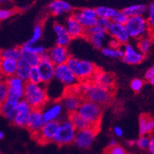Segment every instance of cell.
<instances>
[{
    "label": "cell",
    "instance_id": "obj_1",
    "mask_svg": "<svg viewBox=\"0 0 154 154\" xmlns=\"http://www.w3.org/2000/svg\"><path fill=\"white\" fill-rule=\"evenodd\" d=\"M77 87L79 93H81L86 100L97 104L101 107L109 105L112 100V92L98 87L91 81L80 82Z\"/></svg>",
    "mask_w": 154,
    "mask_h": 154
},
{
    "label": "cell",
    "instance_id": "obj_2",
    "mask_svg": "<svg viewBox=\"0 0 154 154\" xmlns=\"http://www.w3.org/2000/svg\"><path fill=\"white\" fill-rule=\"evenodd\" d=\"M23 99L32 109H42L48 101L46 85L43 83L34 84L26 82Z\"/></svg>",
    "mask_w": 154,
    "mask_h": 154
},
{
    "label": "cell",
    "instance_id": "obj_3",
    "mask_svg": "<svg viewBox=\"0 0 154 154\" xmlns=\"http://www.w3.org/2000/svg\"><path fill=\"white\" fill-rule=\"evenodd\" d=\"M66 65L76 77L79 82L91 81L92 76L97 70V66L91 61L82 60L75 57L69 58Z\"/></svg>",
    "mask_w": 154,
    "mask_h": 154
},
{
    "label": "cell",
    "instance_id": "obj_4",
    "mask_svg": "<svg viewBox=\"0 0 154 154\" xmlns=\"http://www.w3.org/2000/svg\"><path fill=\"white\" fill-rule=\"evenodd\" d=\"M81 117L88 122L92 128L98 129L102 116V109L97 104L84 100L76 112Z\"/></svg>",
    "mask_w": 154,
    "mask_h": 154
},
{
    "label": "cell",
    "instance_id": "obj_5",
    "mask_svg": "<svg viewBox=\"0 0 154 154\" xmlns=\"http://www.w3.org/2000/svg\"><path fill=\"white\" fill-rule=\"evenodd\" d=\"M130 38L139 39L146 35H149V29L147 19L144 16H134L128 17V21L124 24Z\"/></svg>",
    "mask_w": 154,
    "mask_h": 154
},
{
    "label": "cell",
    "instance_id": "obj_6",
    "mask_svg": "<svg viewBox=\"0 0 154 154\" xmlns=\"http://www.w3.org/2000/svg\"><path fill=\"white\" fill-rule=\"evenodd\" d=\"M76 131V129L69 119L62 120L59 122L57 132L52 142L58 146L71 144L74 142Z\"/></svg>",
    "mask_w": 154,
    "mask_h": 154
},
{
    "label": "cell",
    "instance_id": "obj_7",
    "mask_svg": "<svg viewBox=\"0 0 154 154\" xmlns=\"http://www.w3.org/2000/svg\"><path fill=\"white\" fill-rule=\"evenodd\" d=\"M54 79L68 88L75 87L79 83L66 64L55 66Z\"/></svg>",
    "mask_w": 154,
    "mask_h": 154
},
{
    "label": "cell",
    "instance_id": "obj_8",
    "mask_svg": "<svg viewBox=\"0 0 154 154\" xmlns=\"http://www.w3.org/2000/svg\"><path fill=\"white\" fill-rule=\"evenodd\" d=\"M7 86H8V98L7 99L14 100L20 101L24 98V87L25 83L21 79L17 76L10 77L6 79Z\"/></svg>",
    "mask_w": 154,
    "mask_h": 154
},
{
    "label": "cell",
    "instance_id": "obj_9",
    "mask_svg": "<svg viewBox=\"0 0 154 154\" xmlns=\"http://www.w3.org/2000/svg\"><path fill=\"white\" fill-rule=\"evenodd\" d=\"M91 82L95 85L101 87L111 92L115 89V77L112 74L103 71L101 69H97L92 76Z\"/></svg>",
    "mask_w": 154,
    "mask_h": 154
},
{
    "label": "cell",
    "instance_id": "obj_10",
    "mask_svg": "<svg viewBox=\"0 0 154 154\" xmlns=\"http://www.w3.org/2000/svg\"><path fill=\"white\" fill-rule=\"evenodd\" d=\"M72 16L85 29L95 25L97 18L95 9L93 8H83L75 11Z\"/></svg>",
    "mask_w": 154,
    "mask_h": 154
},
{
    "label": "cell",
    "instance_id": "obj_11",
    "mask_svg": "<svg viewBox=\"0 0 154 154\" xmlns=\"http://www.w3.org/2000/svg\"><path fill=\"white\" fill-rule=\"evenodd\" d=\"M97 133V129L89 128L83 130L77 131L74 139V143L81 149H88L94 141Z\"/></svg>",
    "mask_w": 154,
    "mask_h": 154
},
{
    "label": "cell",
    "instance_id": "obj_12",
    "mask_svg": "<svg viewBox=\"0 0 154 154\" xmlns=\"http://www.w3.org/2000/svg\"><path fill=\"white\" fill-rule=\"evenodd\" d=\"M59 125V121H51L45 123L41 130L35 134L34 137L40 143H47L52 142L54 138V135L57 132Z\"/></svg>",
    "mask_w": 154,
    "mask_h": 154
},
{
    "label": "cell",
    "instance_id": "obj_13",
    "mask_svg": "<svg viewBox=\"0 0 154 154\" xmlns=\"http://www.w3.org/2000/svg\"><path fill=\"white\" fill-rule=\"evenodd\" d=\"M32 109V107L24 99L19 101L17 108L16 115L14 119V121L12 122L13 124L17 127L26 128L29 116Z\"/></svg>",
    "mask_w": 154,
    "mask_h": 154
},
{
    "label": "cell",
    "instance_id": "obj_14",
    "mask_svg": "<svg viewBox=\"0 0 154 154\" xmlns=\"http://www.w3.org/2000/svg\"><path fill=\"white\" fill-rule=\"evenodd\" d=\"M124 56L122 60L128 65H138L142 63L145 59V55L138 51V49L134 47L131 44L126 43L124 45Z\"/></svg>",
    "mask_w": 154,
    "mask_h": 154
},
{
    "label": "cell",
    "instance_id": "obj_15",
    "mask_svg": "<svg viewBox=\"0 0 154 154\" xmlns=\"http://www.w3.org/2000/svg\"><path fill=\"white\" fill-rule=\"evenodd\" d=\"M47 53L50 57V61L53 63L55 66L66 64L70 57V54H69L67 47H60L57 45L50 49L47 51Z\"/></svg>",
    "mask_w": 154,
    "mask_h": 154
},
{
    "label": "cell",
    "instance_id": "obj_16",
    "mask_svg": "<svg viewBox=\"0 0 154 154\" xmlns=\"http://www.w3.org/2000/svg\"><path fill=\"white\" fill-rule=\"evenodd\" d=\"M106 33L109 35L112 38L118 41L120 45L128 43V41L130 39V36L124 24L112 22L106 31Z\"/></svg>",
    "mask_w": 154,
    "mask_h": 154
},
{
    "label": "cell",
    "instance_id": "obj_17",
    "mask_svg": "<svg viewBox=\"0 0 154 154\" xmlns=\"http://www.w3.org/2000/svg\"><path fill=\"white\" fill-rule=\"evenodd\" d=\"M44 124L45 121L43 120L41 109H32L29 116L26 127L31 133L33 135L36 134L43 128Z\"/></svg>",
    "mask_w": 154,
    "mask_h": 154
},
{
    "label": "cell",
    "instance_id": "obj_18",
    "mask_svg": "<svg viewBox=\"0 0 154 154\" xmlns=\"http://www.w3.org/2000/svg\"><path fill=\"white\" fill-rule=\"evenodd\" d=\"M63 110L64 108L60 101H56L47 108H43L41 112L45 123L58 121V119L62 115Z\"/></svg>",
    "mask_w": 154,
    "mask_h": 154
},
{
    "label": "cell",
    "instance_id": "obj_19",
    "mask_svg": "<svg viewBox=\"0 0 154 154\" xmlns=\"http://www.w3.org/2000/svg\"><path fill=\"white\" fill-rule=\"evenodd\" d=\"M82 101H83V99L79 95L71 93V92H67L63 96L60 102L62 105L63 108H65L66 111L70 114L76 112L81 105Z\"/></svg>",
    "mask_w": 154,
    "mask_h": 154
},
{
    "label": "cell",
    "instance_id": "obj_20",
    "mask_svg": "<svg viewBox=\"0 0 154 154\" xmlns=\"http://www.w3.org/2000/svg\"><path fill=\"white\" fill-rule=\"evenodd\" d=\"M37 67L40 74L41 83L47 85L54 79L55 65L51 61H40Z\"/></svg>",
    "mask_w": 154,
    "mask_h": 154
},
{
    "label": "cell",
    "instance_id": "obj_21",
    "mask_svg": "<svg viewBox=\"0 0 154 154\" xmlns=\"http://www.w3.org/2000/svg\"><path fill=\"white\" fill-rule=\"evenodd\" d=\"M53 28L56 35V45L67 47L70 44L72 38L69 35L65 27L59 23H55Z\"/></svg>",
    "mask_w": 154,
    "mask_h": 154
},
{
    "label": "cell",
    "instance_id": "obj_22",
    "mask_svg": "<svg viewBox=\"0 0 154 154\" xmlns=\"http://www.w3.org/2000/svg\"><path fill=\"white\" fill-rule=\"evenodd\" d=\"M18 102L14 100L7 99L0 106V114L9 121L13 122L16 115Z\"/></svg>",
    "mask_w": 154,
    "mask_h": 154
},
{
    "label": "cell",
    "instance_id": "obj_23",
    "mask_svg": "<svg viewBox=\"0 0 154 154\" xmlns=\"http://www.w3.org/2000/svg\"><path fill=\"white\" fill-rule=\"evenodd\" d=\"M65 27L72 38H79L84 35L85 29L72 15L67 18Z\"/></svg>",
    "mask_w": 154,
    "mask_h": 154
},
{
    "label": "cell",
    "instance_id": "obj_24",
    "mask_svg": "<svg viewBox=\"0 0 154 154\" xmlns=\"http://www.w3.org/2000/svg\"><path fill=\"white\" fill-rule=\"evenodd\" d=\"M17 61L10 59L0 58V74L2 77L10 78L16 75Z\"/></svg>",
    "mask_w": 154,
    "mask_h": 154
},
{
    "label": "cell",
    "instance_id": "obj_25",
    "mask_svg": "<svg viewBox=\"0 0 154 154\" xmlns=\"http://www.w3.org/2000/svg\"><path fill=\"white\" fill-rule=\"evenodd\" d=\"M48 9L54 16H60L72 10L71 5L64 0H54L49 4Z\"/></svg>",
    "mask_w": 154,
    "mask_h": 154
},
{
    "label": "cell",
    "instance_id": "obj_26",
    "mask_svg": "<svg viewBox=\"0 0 154 154\" xmlns=\"http://www.w3.org/2000/svg\"><path fill=\"white\" fill-rule=\"evenodd\" d=\"M154 129L153 118L146 114H142L139 116V134L140 136L151 134Z\"/></svg>",
    "mask_w": 154,
    "mask_h": 154
},
{
    "label": "cell",
    "instance_id": "obj_27",
    "mask_svg": "<svg viewBox=\"0 0 154 154\" xmlns=\"http://www.w3.org/2000/svg\"><path fill=\"white\" fill-rule=\"evenodd\" d=\"M148 7L146 5L137 4L129 6L122 10L128 17L134 16H144L147 12Z\"/></svg>",
    "mask_w": 154,
    "mask_h": 154
},
{
    "label": "cell",
    "instance_id": "obj_28",
    "mask_svg": "<svg viewBox=\"0 0 154 154\" xmlns=\"http://www.w3.org/2000/svg\"><path fill=\"white\" fill-rule=\"evenodd\" d=\"M69 120L72 124V125L76 129V131H80L86 129V128H92L91 126L90 125L89 123L86 121L77 112H73V113L69 114Z\"/></svg>",
    "mask_w": 154,
    "mask_h": 154
},
{
    "label": "cell",
    "instance_id": "obj_29",
    "mask_svg": "<svg viewBox=\"0 0 154 154\" xmlns=\"http://www.w3.org/2000/svg\"><path fill=\"white\" fill-rule=\"evenodd\" d=\"M0 58L10 59L17 61L20 58V48L10 47V48L2 49L0 51Z\"/></svg>",
    "mask_w": 154,
    "mask_h": 154
},
{
    "label": "cell",
    "instance_id": "obj_30",
    "mask_svg": "<svg viewBox=\"0 0 154 154\" xmlns=\"http://www.w3.org/2000/svg\"><path fill=\"white\" fill-rule=\"evenodd\" d=\"M31 67L22 59H19L17 61V65L16 76L24 80V82H28V78H29V71H30Z\"/></svg>",
    "mask_w": 154,
    "mask_h": 154
},
{
    "label": "cell",
    "instance_id": "obj_31",
    "mask_svg": "<svg viewBox=\"0 0 154 154\" xmlns=\"http://www.w3.org/2000/svg\"><path fill=\"white\" fill-rule=\"evenodd\" d=\"M107 33L106 32H100L96 34H94L89 37H87L90 43L93 45V47L96 49H102L104 43L106 40Z\"/></svg>",
    "mask_w": 154,
    "mask_h": 154
},
{
    "label": "cell",
    "instance_id": "obj_32",
    "mask_svg": "<svg viewBox=\"0 0 154 154\" xmlns=\"http://www.w3.org/2000/svg\"><path fill=\"white\" fill-rule=\"evenodd\" d=\"M138 50L139 52L142 54L143 55L146 56V54L149 52L150 49L152 47V38L150 35H146L145 37L138 39Z\"/></svg>",
    "mask_w": 154,
    "mask_h": 154
},
{
    "label": "cell",
    "instance_id": "obj_33",
    "mask_svg": "<svg viewBox=\"0 0 154 154\" xmlns=\"http://www.w3.org/2000/svg\"><path fill=\"white\" fill-rule=\"evenodd\" d=\"M20 59L25 61L30 67H35L40 62V57L38 55L22 51L21 49H20Z\"/></svg>",
    "mask_w": 154,
    "mask_h": 154
},
{
    "label": "cell",
    "instance_id": "obj_34",
    "mask_svg": "<svg viewBox=\"0 0 154 154\" xmlns=\"http://www.w3.org/2000/svg\"><path fill=\"white\" fill-rule=\"evenodd\" d=\"M95 11L97 17H103V18L111 20L117 10L113 8L107 7V6H98L95 9Z\"/></svg>",
    "mask_w": 154,
    "mask_h": 154
},
{
    "label": "cell",
    "instance_id": "obj_35",
    "mask_svg": "<svg viewBox=\"0 0 154 154\" xmlns=\"http://www.w3.org/2000/svg\"><path fill=\"white\" fill-rule=\"evenodd\" d=\"M103 55L111 58H122L124 56V51L120 48L114 49L111 47H104L101 49Z\"/></svg>",
    "mask_w": 154,
    "mask_h": 154
},
{
    "label": "cell",
    "instance_id": "obj_36",
    "mask_svg": "<svg viewBox=\"0 0 154 154\" xmlns=\"http://www.w3.org/2000/svg\"><path fill=\"white\" fill-rule=\"evenodd\" d=\"M20 49L22 51H27V52H29V53H32L35 54H37L38 56H40L41 54H43L46 51V49L42 45H29L28 43H24L22 47H20Z\"/></svg>",
    "mask_w": 154,
    "mask_h": 154
},
{
    "label": "cell",
    "instance_id": "obj_37",
    "mask_svg": "<svg viewBox=\"0 0 154 154\" xmlns=\"http://www.w3.org/2000/svg\"><path fill=\"white\" fill-rule=\"evenodd\" d=\"M43 35V27L39 24H35L33 29V32L32 35V37L29 41H27L26 43L29 45H35L38 42L42 37Z\"/></svg>",
    "mask_w": 154,
    "mask_h": 154
},
{
    "label": "cell",
    "instance_id": "obj_38",
    "mask_svg": "<svg viewBox=\"0 0 154 154\" xmlns=\"http://www.w3.org/2000/svg\"><path fill=\"white\" fill-rule=\"evenodd\" d=\"M28 82L31 83H34V84H40V83H41L40 74H39L37 66L31 67L29 74V78H28Z\"/></svg>",
    "mask_w": 154,
    "mask_h": 154
},
{
    "label": "cell",
    "instance_id": "obj_39",
    "mask_svg": "<svg viewBox=\"0 0 154 154\" xmlns=\"http://www.w3.org/2000/svg\"><path fill=\"white\" fill-rule=\"evenodd\" d=\"M8 98V86L6 79H0V106Z\"/></svg>",
    "mask_w": 154,
    "mask_h": 154
},
{
    "label": "cell",
    "instance_id": "obj_40",
    "mask_svg": "<svg viewBox=\"0 0 154 154\" xmlns=\"http://www.w3.org/2000/svg\"><path fill=\"white\" fill-rule=\"evenodd\" d=\"M103 154H128L124 147L120 145H116L114 146H108L104 150Z\"/></svg>",
    "mask_w": 154,
    "mask_h": 154
},
{
    "label": "cell",
    "instance_id": "obj_41",
    "mask_svg": "<svg viewBox=\"0 0 154 154\" xmlns=\"http://www.w3.org/2000/svg\"><path fill=\"white\" fill-rule=\"evenodd\" d=\"M128 17L124 14L123 11H116V14L114 15L113 17L111 19L112 22L120 24H125L126 22L128 21Z\"/></svg>",
    "mask_w": 154,
    "mask_h": 154
},
{
    "label": "cell",
    "instance_id": "obj_42",
    "mask_svg": "<svg viewBox=\"0 0 154 154\" xmlns=\"http://www.w3.org/2000/svg\"><path fill=\"white\" fill-rule=\"evenodd\" d=\"M130 86L133 91L135 92V93H139L144 86V81L141 79L135 78V79H132Z\"/></svg>",
    "mask_w": 154,
    "mask_h": 154
},
{
    "label": "cell",
    "instance_id": "obj_43",
    "mask_svg": "<svg viewBox=\"0 0 154 154\" xmlns=\"http://www.w3.org/2000/svg\"><path fill=\"white\" fill-rule=\"evenodd\" d=\"M112 21L111 20L107 18H103V17H97V20H96V25L100 27L101 29L105 32L107 31L109 29V27L110 26Z\"/></svg>",
    "mask_w": 154,
    "mask_h": 154
},
{
    "label": "cell",
    "instance_id": "obj_44",
    "mask_svg": "<svg viewBox=\"0 0 154 154\" xmlns=\"http://www.w3.org/2000/svg\"><path fill=\"white\" fill-rule=\"evenodd\" d=\"M149 142V137L146 135L140 136L139 138L135 142V144L141 149H146L148 148Z\"/></svg>",
    "mask_w": 154,
    "mask_h": 154
},
{
    "label": "cell",
    "instance_id": "obj_45",
    "mask_svg": "<svg viewBox=\"0 0 154 154\" xmlns=\"http://www.w3.org/2000/svg\"><path fill=\"white\" fill-rule=\"evenodd\" d=\"M147 11H148V14H149L147 22H148L149 26V29H153V26H154V3L153 2H151V3H150L149 6H148Z\"/></svg>",
    "mask_w": 154,
    "mask_h": 154
},
{
    "label": "cell",
    "instance_id": "obj_46",
    "mask_svg": "<svg viewBox=\"0 0 154 154\" xmlns=\"http://www.w3.org/2000/svg\"><path fill=\"white\" fill-rule=\"evenodd\" d=\"M100 32H105V31L102 30L100 27L97 26L95 24V25H94V26H91L90 27V28L86 29L85 30H84V35H83V36H85L86 38H87V37L91 36L92 35L96 34V33Z\"/></svg>",
    "mask_w": 154,
    "mask_h": 154
},
{
    "label": "cell",
    "instance_id": "obj_47",
    "mask_svg": "<svg viewBox=\"0 0 154 154\" xmlns=\"http://www.w3.org/2000/svg\"><path fill=\"white\" fill-rule=\"evenodd\" d=\"M16 11L15 10H5V9H0V21L10 18L14 14Z\"/></svg>",
    "mask_w": 154,
    "mask_h": 154
},
{
    "label": "cell",
    "instance_id": "obj_48",
    "mask_svg": "<svg viewBox=\"0 0 154 154\" xmlns=\"http://www.w3.org/2000/svg\"><path fill=\"white\" fill-rule=\"evenodd\" d=\"M144 78L146 79V80H149L150 79H152V78H154V67L149 68V69L146 72L144 75Z\"/></svg>",
    "mask_w": 154,
    "mask_h": 154
},
{
    "label": "cell",
    "instance_id": "obj_49",
    "mask_svg": "<svg viewBox=\"0 0 154 154\" xmlns=\"http://www.w3.org/2000/svg\"><path fill=\"white\" fill-rule=\"evenodd\" d=\"M150 154H154V138L153 137H150L149 142L148 148Z\"/></svg>",
    "mask_w": 154,
    "mask_h": 154
},
{
    "label": "cell",
    "instance_id": "obj_50",
    "mask_svg": "<svg viewBox=\"0 0 154 154\" xmlns=\"http://www.w3.org/2000/svg\"><path fill=\"white\" fill-rule=\"evenodd\" d=\"M113 133L116 136H117V137H122L123 134H124V131L119 126H116L115 128H113Z\"/></svg>",
    "mask_w": 154,
    "mask_h": 154
},
{
    "label": "cell",
    "instance_id": "obj_51",
    "mask_svg": "<svg viewBox=\"0 0 154 154\" xmlns=\"http://www.w3.org/2000/svg\"><path fill=\"white\" fill-rule=\"evenodd\" d=\"M109 47H111V48H114V49H117V48H120V47L121 45L119 43L118 41H116V39L112 38L111 40L109 41Z\"/></svg>",
    "mask_w": 154,
    "mask_h": 154
},
{
    "label": "cell",
    "instance_id": "obj_52",
    "mask_svg": "<svg viewBox=\"0 0 154 154\" xmlns=\"http://www.w3.org/2000/svg\"><path fill=\"white\" fill-rule=\"evenodd\" d=\"M116 144H117V143H116V140L115 139H112L111 141L109 142V146H116Z\"/></svg>",
    "mask_w": 154,
    "mask_h": 154
},
{
    "label": "cell",
    "instance_id": "obj_53",
    "mask_svg": "<svg viewBox=\"0 0 154 154\" xmlns=\"http://www.w3.org/2000/svg\"><path fill=\"white\" fill-rule=\"evenodd\" d=\"M29 7H30V6H29V5H27V6H23L22 8H21V10H22V11H27V10L29 9Z\"/></svg>",
    "mask_w": 154,
    "mask_h": 154
},
{
    "label": "cell",
    "instance_id": "obj_54",
    "mask_svg": "<svg viewBox=\"0 0 154 154\" xmlns=\"http://www.w3.org/2000/svg\"><path fill=\"white\" fill-rule=\"evenodd\" d=\"M128 144L129 145V146H133V145L135 144V142L134 141H133V140H131V141H129V142H128Z\"/></svg>",
    "mask_w": 154,
    "mask_h": 154
},
{
    "label": "cell",
    "instance_id": "obj_55",
    "mask_svg": "<svg viewBox=\"0 0 154 154\" xmlns=\"http://www.w3.org/2000/svg\"><path fill=\"white\" fill-rule=\"evenodd\" d=\"M3 138H4V133L2 131H0V140H2Z\"/></svg>",
    "mask_w": 154,
    "mask_h": 154
},
{
    "label": "cell",
    "instance_id": "obj_56",
    "mask_svg": "<svg viewBox=\"0 0 154 154\" xmlns=\"http://www.w3.org/2000/svg\"><path fill=\"white\" fill-rule=\"evenodd\" d=\"M149 83L151 84V85H153L154 84V78H152V79H150L149 80Z\"/></svg>",
    "mask_w": 154,
    "mask_h": 154
},
{
    "label": "cell",
    "instance_id": "obj_57",
    "mask_svg": "<svg viewBox=\"0 0 154 154\" xmlns=\"http://www.w3.org/2000/svg\"><path fill=\"white\" fill-rule=\"evenodd\" d=\"M7 1H10V0H0V2H7Z\"/></svg>",
    "mask_w": 154,
    "mask_h": 154
},
{
    "label": "cell",
    "instance_id": "obj_58",
    "mask_svg": "<svg viewBox=\"0 0 154 154\" xmlns=\"http://www.w3.org/2000/svg\"><path fill=\"white\" fill-rule=\"evenodd\" d=\"M0 154H1V151H0Z\"/></svg>",
    "mask_w": 154,
    "mask_h": 154
}]
</instances>
